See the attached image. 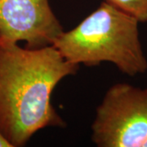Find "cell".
Masks as SVG:
<instances>
[{
	"label": "cell",
	"instance_id": "7",
	"mask_svg": "<svg viewBox=\"0 0 147 147\" xmlns=\"http://www.w3.org/2000/svg\"><path fill=\"white\" fill-rule=\"evenodd\" d=\"M144 147H147V141H146V144H145V146H144Z\"/></svg>",
	"mask_w": 147,
	"mask_h": 147
},
{
	"label": "cell",
	"instance_id": "2",
	"mask_svg": "<svg viewBox=\"0 0 147 147\" xmlns=\"http://www.w3.org/2000/svg\"><path fill=\"white\" fill-rule=\"evenodd\" d=\"M139 23L133 16L102 2L77 26L62 32L53 46L70 63L96 66L110 62L122 73L136 76L147 70Z\"/></svg>",
	"mask_w": 147,
	"mask_h": 147
},
{
	"label": "cell",
	"instance_id": "4",
	"mask_svg": "<svg viewBox=\"0 0 147 147\" xmlns=\"http://www.w3.org/2000/svg\"><path fill=\"white\" fill-rule=\"evenodd\" d=\"M63 31L48 0H0V44L52 46Z\"/></svg>",
	"mask_w": 147,
	"mask_h": 147
},
{
	"label": "cell",
	"instance_id": "5",
	"mask_svg": "<svg viewBox=\"0 0 147 147\" xmlns=\"http://www.w3.org/2000/svg\"><path fill=\"white\" fill-rule=\"evenodd\" d=\"M103 2L129 14L139 22H147V0H103Z\"/></svg>",
	"mask_w": 147,
	"mask_h": 147
},
{
	"label": "cell",
	"instance_id": "1",
	"mask_svg": "<svg viewBox=\"0 0 147 147\" xmlns=\"http://www.w3.org/2000/svg\"><path fill=\"white\" fill-rule=\"evenodd\" d=\"M79 67L53 45L32 49L0 44V132L11 146H26L44 127L65 125L52 104V94Z\"/></svg>",
	"mask_w": 147,
	"mask_h": 147
},
{
	"label": "cell",
	"instance_id": "6",
	"mask_svg": "<svg viewBox=\"0 0 147 147\" xmlns=\"http://www.w3.org/2000/svg\"><path fill=\"white\" fill-rule=\"evenodd\" d=\"M0 147H11L8 142L1 134V132H0Z\"/></svg>",
	"mask_w": 147,
	"mask_h": 147
},
{
	"label": "cell",
	"instance_id": "3",
	"mask_svg": "<svg viewBox=\"0 0 147 147\" xmlns=\"http://www.w3.org/2000/svg\"><path fill=\"white\" fill-rule=\"evenodd\" d=\"M92 141L98 147H144L147 141V88L111 86L96 110Z\"/></svg>",
	"mask_w": 147,
	"mask_h": 147
}]
</instances>
